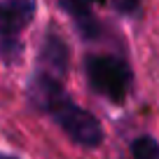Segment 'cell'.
<instances>
[{"label": "cell", "mask_w": 159, "mask_h": 159, "mask_svg": "<svg viewBox=\"0 0 159 159\" xmlns=\"http://www.w3.org/2000/svg\"><path fill=\"white\" fill-rule=\"evenodd\" d=\"M40 63H42V68H40L38 73H42V75H49V77H54V80H61L66 75L68 52H66V45L56 35H47L42 54H40Z\"/></svg>", "instance_id": "obj_4"}, {"label": "cell", "mask_w": 159, "mask_h": 159, "mask_svg": "<svg viewBox=\"0 0 159 159\" xmlns=\"http://www.w3.org/2000/svg\"><path fill=\"white\" fill-rule=\"evenodd\" d=\"M61 7L75 19L80 30L87 35L96 33V16H94V5L96 0H59Z\"/></svg>", "instance_id": "obj_5"}, {"label": "cell", "mask_w": 159, "mask_h": 159, "mask_svg": "<svg viewBox=\"0 0 159 159\" xmlns=\"http://www.w3.org/2000/svg\"><path fill=\"white\" fill-rule=\"evenodd\" d=\"M84 73L96 94L105 96L112 103H122L126 98L131 87V68L126 66V61L110 54L87 56Z\"/></svg>", "instance_id": "obj_2"}, {"label": "cell", "mask_w": 159, "mask_h": 159, "mask_svg": "<svg viewBox=\"0 0 159 159\" xmlns=\"http://www.w3.org/2000/svg\"><path fill=\"white\" fill-rule=\"evenodd\" d=\"M0 159H16V157H12V154H2V152H0Z\"/></svg>", "instance_id": "obj_8"}, {"label": "cell", "mask_w": 159, "mask_h": 159, "mask_svg": "<svg viewBox=\"0 0 159 159\" xmlns=\"http://www.w3.org/2000/svg\"><path fill=\"white\" fill-rule=\"evenodd\" d=\"M30 98L35 105L49 112L54 122L75 140L84 148H96L103 140V129L101 122L91 112L82 110L66 96L61 80H54L49 75L38 73L30 82Z\"/></svg>", "instance_id": "obj_1"}, {"label": "cell", "mask_w": 159, "mask_h": 159, "mask_svg": "<svg viewBox=\"0 0 159 159\" xmlns=\"http://www.w3.org/2000/svg\"><path fill=\"white\" fill-rule=\"evenodd\" d=\"M134 159H159V143L152 136H138L131 143Z\"/></svg>", "instance_id": "obj_6"}, {"label": "cell", "mask_w": 159, "mask_h": 159, "mask_svg": "<svg viewBox=\"0 0 159 159\" xmlns=\"http://www.w3.org/2000/svg\"><path fill=\"white\" fill-rule=\"evenodd\" d=\"M112 2H115V10L122 12V14H134L140 7V0H112Z\"/></svg>", "instance_id": "obj_7"}, {"label": "cell", "mask_w": 159, "mask_h": 159, "mask_svg": "<svg viewBox=\"0 0 159 159\" xmlns=\"http://www.w3.org/2000/svg\"><path fill=\"white\" fill-rule=\"evenodd\" d=\"M35 16V0H0V56H19V35Z\"/></svg>", "instance_id": "obj_3"}]
</instances>
